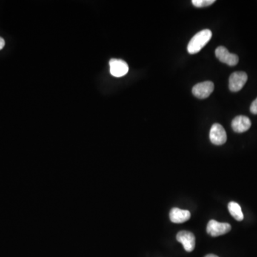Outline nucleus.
I'll return each instance as SVG.
<instances>
[{"instance_id": "6", "label": "nucleus", "mask_w": 257, "mask_h": 257, "mask_svg": "<svg viewBox=\"0 0 257 257\" xmlns=\"http://www.w3.org/2000/svg\"><path fill=\"white\" fill-rule=\"evenodd\" d=\"M215 55L221 62L227 64L231 67H233L238 64V57L237 55L230 53L227 49L223 46H220L216 49Z\"/></svg>"}, {"instance_id": "14", "label": "nucleus", "mask_w": 257, "mask_h": 257, "mask_svg": "<svg viewBox=\"0 0 257 257\" xmlns=\"http://www.w3.org/2000/svg\"><path fill=\"white\" fill-rule=\"evenodd\" d=\"M4 45H5V41L2 38L0 37V50L4 48Z\"/></svg>"}, {"instance_id": "12", "label": "nucleus", "mask_w": 257, "mask_h": 257, "mask_svg": "<svg viewBox=\"0 0 257 257\" xmlns=\"http://www.w3.org/2000/svg\"><path fill=\"white\" fill-rule=\"evenodd\" d=\"M192 2L195 7L201 8L212 5L215 2V0H193Z\"/></svg>"}, {"instance_id": "4", "label": "nucleus", "mask_w": 257, "mask_h": 257, "mask_svg": "<svg viewBox=\"0 0 257 257\" xmlns=\"http://www.w3.org/2000/svg\"><path fill=\"white\" fill-rule=\"evenodd\" d=\"M215 89V84L212 81H207L198 83L194 86L192 93L198 99H204L209 98Z\"/></svg>"}, {"instance_id": "13", "label": "nucleus", "mask_w": 257, "mask_h": 257, "mask_svg": "<svg viewBox=\"0 0 257 257\" xmlns=\"http://www.w3.org/2000/svg\"><path fill=\"white\" fill-rule=\"evenodd\" d=\"M250 111L254 115H257V98L251 104Z\"/></svg>"}, {"instance_id": "8", "label": "nucleus", "mask_w": 257, "mask_h": 257, "mask_svg": "<svg viewBox=\"0 0 257 257\" xmlns=\"http://www.w3.org/2000/svg\"><path fill=\"white\" fill-rule=\"evenodd\" d=\"M177 240L181 243L186 252H191L195 248V237L188 231H181L177 235Z\"/></svg>"}, {"instance_id": "2", "label": "nucleus", "mask_w": 257, "mask_h": 257, "mask_svg": "<svg viewBox=\"0 0 257 257\" xmlns=\"http://www.w3.org/2000/svg\"><path fill=\"white\" fill-rule=\"evenodd\" d=\"M231 229L232 227L228 223L218 222L216 220L212 219L208 223L207 232L211 236L217 237L226 235L228 232H230Z\"/></svg>"}, {"instance_id": "1", "label": "nucleus", "mask_w": 257, "mask_h": 257, "mask_svg": "<svg viewBox=\"0 0 257 257\" xmlns=\"http://www.w3.org/2000/svg\"><path fill=\"white\" fill-rule=\"evenodd\" d=\"M212 32L209 30L200 31L197 33L189 41L187 51L190 55H195L201 50L206 46L209 40L212 39Z\"/></svg>"}, {"instance_id": "7", "label": "nucleus", "mask_w": 257, "mask_h": 257, "mask_svg": "<svg viewBox=\"0 0 257 257\" xmlns=\"http://www.w3.org/2000/svg\"><path fill=\"white\" fill-rule=\"evenodd\" d=\"M110 73L115 78H121L129 72V66L125 61L119 59H112L109 61Z\"/></svg>"}, {"instance_id": "10", "label": "nucleus", "mask_w": 257, "mask_h": 257, "mask_svg": "<svg viewBox=\"0 0 257 257\" xmlns=\"http://www.w3.org/2000/svg\"><path fill=\"white\" fill-rule=\"evenodd\" d=\"M191 217V213L188 210L178 209V208H173L171 209L169 213V218L172 222L176 224H181L188 221Z\"/></svg>"}, {"instance_id": "11", "label": "nucleus", "mask_w": 257, "mask_h": 257, "mask_svg": "<svg viewBox=\"0 0 257 257\" xmlns=\"http://www.w3.org/2000/svg\"><path fill=\"white\" fill-rule=\"evenodd\" d=\"M228 209H229V213L237 221H240L244 219V215H243L241 208L238 203L231 201L228 204Z\"/></svg>"}, {"instance_id": "3", "label": "nucleus", "mask_w": 257, "mask_h": 257, "mask_svg": "<svg viewBox=\"0 0 257 257\" xmlns=\"http://www.w3.org/2000/svg\"><path fill=\"white\" fill-rule=\"evenodd\" d=\"M211 142L215 145H222L227 141V136L225 129L221 124H216L212 125L209 132Z\"/></svg>"}, {"instance_id": "15", "label": "nucleus", "mask_w": 257, "mask_h": 257, "mask_svg": "<svg viewBox=\"0 0 257 257\" xmlns=\"http://www.w3.org/2000/svg\"><path fill=\"white\" fill-rule=\"evenodd\" d=\"M204 257H218L217 256V255H212V254H211V255H206V256Z\"/></svg>"}, {"instance_id": "5", "label": "nucleus", "mask_w": 257, "mask_h": 257, "mask_svg": "<svg viewBox=\"0 0 257 257\" xmlns=\"http://www.w3.org/2000/svg\"><path fill=\"white\" fill-rule=\"evenodd\" d=\"M248 77L244 72H235L229 78V87L232 92H237L243 88L247 83Z\"/></svg>"}, {"instance_id": "9", "label": "nucleus", "mask_w": 257, "mask_h": 257, "mask_svg": "<svg viewBox=\"0 0 257 257\" xmlns=\"http://www.w3.org/2000/svg\"><path fill=\"white\" fill-rule=\"evenodd\" d=\"M252 126V121L245 116H237L232 121V129L237 133L247 132Z\"/></svg>"}]
</instances>
